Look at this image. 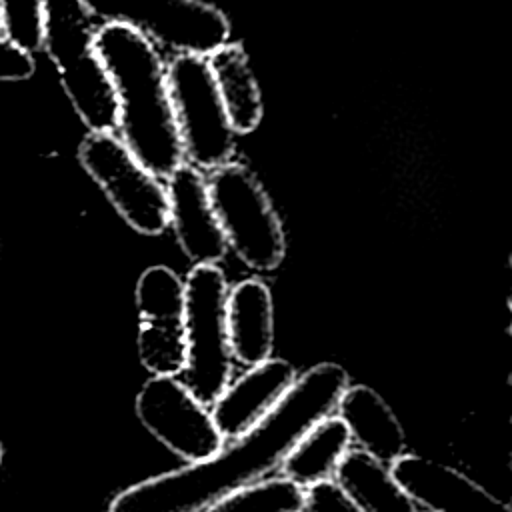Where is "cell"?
<instances>
[{"instance_id":"1","label":"cell","mask_w":512,"mask_h":512,"mask_svg":"<svg viewBox=\"0 0 512 512\" xmlns=\"http://www.w3.org/2000/svg\"><path fill=\"white\" fill-rule=\"evenodd\" d=\"M348 388V372L324 362L304 372L276 406L248 432L214 456L148 478L120 494L108 512H200L226 494L258 482L280 466L302 434L336 410Z\"/></svg>"},{"instance_id":"2","label":"cell","mask_w":512,"mask_h":512,"mask_svg":"<svg viewBox=\"0 0 512 512\" xmlns=\"http://www.w3.org/2000/svg\"><path fill=\"white\" fill-rule=\"evenodd\" d=\"M96 50L116 90L120 140L148 172L168 178L184 162V150L158 50L118 22L98 28Z\"/></svg>"},{"instance_id":"3","label":"cell","mask_w":512,"mask_h":512,"mask_svg":"<svg viewBox=\"0 0 512 512\" xmlns=\"http://www.w3.org/2000/svg\"><path fill=\"white\" fill-rule=\"evenodd\" d=\"M96 32L84 0H44L42 48L54 62L72 108L90 132H112L118 98L96 50Z\"/></svg>"},{"instance_id":"4","label":"cell","mask_w":512,"mask_h":512,"mask_svg":"<svg viewBox=\"0 0 512 512\" xmlns=\"http://www.w3.org/2000/svg\"><path fill=\"white\" fill-rule=\"evenodd\" d=\"M206 180L226 244L250 268L262 272L278 268L284 260L286 238L282 222L254 172L246 164L226 162L214 168Z\"/></svg>"},{"instance_id":"5","label":"cell","mask_w":512,"mask_h":512,"mask_svg":"<svg viewBox=\"0 0 512 512\" xmlns=\"http://www.w3.org/2000/svg\"><path fill=\"white\" fill-rule=\"evenodd\" d=\"M226 278L216 264H198L184 282L186 386L212 404L228 386L232 354L226 330Z\"/></svg>"},{"instance_id":"6","label":"cell","mask_w":512,"mask_h":512,"mask_svg":"<svg viewBox=\"0 0 512 512\" xmlns=\"http://www.w3.org/2000/svg\"><path fill=\"white\" fill-rule=\"evenodd\" d=\"M166 80L184 156L196 168L214 170L236 152L234 130L220 100L208 60L176 54L166 66Z\"/></svg>"},{"instance_id":"7","label":"cell","mask_w":512,"mask_h":512,"mask_svg":"<svg viewBox=\"0 0 512 512\" xmlns=\"http://www.w3.org/2000/svg\"><path fill=\"white\" fill-rule=\"evenodd\" d=\"M94 18L118 22L176 54L210 56L230 38L228 16L204 0H84Z\"/></svg>"},{"instance_id":"8","label":"cell","mask_w":512,"mask_h":512,"mask_svg":"<svg viewBox=\"0 0 512 512\" xmlns=\"http://www.w3.org/2000/svg\"><path fill=\"white\" fill-rule=\"evenodd\" d=\"M78 160L136 232L156 236L168 226L166 188L114 132H88L80 142Z\"/></svg>"},{"instance_id":"9","label":"cell","mask_w":512,"mask_h":512,"mask_svg":"<svg viewBox=\"0 0 512 512\" xmlns=\"http://www.w3.org/2000/svg\"><path fill=\"white\" fill-rule=\"evenodd\" d=\"M204 406L174 376L150 378L136 398V414L144 428L188 462H202L224 446Z\"/></svg>"},{"instance_id":"10","label":"cell","mask_w":512,"mask_h":512,"mask_svg":"<svg viewBox=\"0 0 512 512\" xmlns=\"http://www.w3.org/2000/svg\"><path fill=\"white\" fill-rule=\"evenodd\" d=\"M170 220L182 252L196 264H216L226 254V238L212 210L208 180L200 168L180 164L168 176Z\"/></svg>"},{"instance_id":"11","label":"cell","mask_w":512,"mask_h":512,"mask_svg":"<svg viewBox=\"0 0 512 512\" xmlns=\"http://www.w3.org/2000/svg\"><path fill=\"white\" fill-rule=\"evenodd\" d=\"M392 478L414 504L430 512H510L468 476L422 456H400L390 466Z\"/></svg>"},{"instance_id":"12","label":"cell","mask_w":512,"mask_h":512,"mask_svg":"<svg viewBox=\"0 0 512 512\" xmlns=\"http://www.w3.org/2000/svg\"><path fill=\"white\" fill-rule=\"evenodd\" d=\"M294 376L292 364L282 358H268L226 386L212 402L210 412L224 442L256 426L294 384Z\"/></svg>"},{"instance_id":"13","label":"cell","mask_w":512,"mask_h":512,"mask_svg":"<svg viewBox=\"0 0 512 512\" xmlns=\"http://www.w3.org/2000/svg\"><path fill=\"white\" fill-rule=\"evenodd\" d=\"M226 330L230 354L244 366L270 358L274 342L272 296L264 282L246 280L228 292Z\"/></svg>"},{"instance_id":"14","label":"cell","mask_w":512,"mask_h":512,"mask_svg":"<svg viewBox=\"0 0 512 512\" xmlns=\"http://www.w3.org/2000/svg\"><path fill=\"white\" fill-rule=\"evenodd\" d=\"M350 438L382 464L404 454V430L388 404L368 386L346 388L336 404Z\"/></svg>"},{"instance_id":"15","label":"cell","mask_w":512,"mask_h":512,"mask_svg":"<svg viewBox=\"0 0 512 512\" xmlns=\"http://www.w3.org/2000/svg\"><path fill=\"white\" fill-rule=\"evenodd\" d=\"M220 100L234 132L248 134L262 120V96L240 44H222L206 56Z\"/></svg>"},{"instance_id":"16","label":"cell","mask_w":512,"mask_h":512,"mask_svg":"<svg viewBox=\"0 0 512 512\" xmlns=\"http://www.w3.org/2000/svg\"><path fill=\"white\" fill-rule=\"evenodd\" d=\"M334 476L340 490L362 512H418L390 470L362 450H348Z\"/></svg>"},{"instance_id":"17","label":"cell","mask_w":512,"mask_h":512,"mask_svg":"<svg viewBox=\"0 0 512 512\" xmlns=\"http://www.w3.org/2000/svg\"><path fill=\"white\" fill-rule=\"evenodd\" d=\"M350 432L340 418L324 416L310 426L302 438L288 450L280 466L288 480L310 486L322 480H330L350 450Z\"/></svg>"},{"instance_id":"18","label":"cell","mask_w":512,"mask_h":512,"mask_svg":"<svg viewBox=\"0 0 512 512\" xmlns=\"http://www.w3.org/2000/svg\"><path fill=\"white\" fill-rule=\"evenodd\" d=\"M138 354L146 370L156 376H176L186 366L184 316L140 318Z\"/></svg>"},{"instance_id":"19","label":"cell","mask_w":512,"mask_h":512,"mask_svg":"<svg viewBox=\"0 0 512 512\" xmlns=\"http://www.w3.org/2000/svg\"><path fill=\"white\" fill-rule=\"evenodd\" d=\"M304 498V486L284 476L234 490L204 512H304Z\"/></svg>"},{"instance_id":"20","label":"cell","mask_w":512,"mask_h":512,"mask_svg":"<svg viewBox=\"0 0 512 512\" xmlns=\"http://www.w3.org/2000/svg\"><path fill=\"white\" fill-rule=\"evenodd\" d=\"M136 306L140 318L184 316V284L170 268L152 266L136 284Z\"/></svg>"},{"instance_id":"21","label":"cell","mask_w":512,"mask_h":512,"mask_svg":"<svg viewBox=\"0 0 512 512\" xmlns=\"http://www.w3.org/2000/svg\"><path fill=\"white\" fill-rule=\"evenodd\" d=\"M2 30L6 38L26 50L42 48L44 0H0Z\"/></svg>"},{"instance_id":"22","label":"cell","mask_w":512,"mask_h":512,"mask_svg":"<svg viewBox=\"0 0 512 512\" xmlns=\"http://www.w3.org/2000/svg\"><path fill=\"white\" fill-rule=\"evenodd\" d=\"M304 512H362L332 480L306 486Z\"/></svg>"},{"instance_id":"23","label":"cell","mask_w":512,"mask_h":512,"mask_svg":"<svg viewBox=\"0 0 512 512\" xmlns=\"http://www.w3.org/2000/svg\"><path fill=\"white\" fill-rule=\"evenodd\" d=\"M36 70L30 52L14 46L8 38H0V82L28 80Z\"/></svg>"},{"instance_id":"24","label":"cell","mask_w":512,"mask_h":512,"mask_svg":"<svg viewBox=\"0 0 512 512\" xmlns=\"http://www.w3.org/2000/svg\"><path fill=\"white\" fill-rule=\"evenodd\" d=\"M0 462H2V446H0Z\"/></svg>"},{"instance_id":"25","label":"cell","mask_w":512,"mask_h":512,"mask_svg":"<svg viewBox=\"0 0 512 512\" xmlns=\"http://www.w3.org/2000/svg\"><path fill=\"white\" fill-rule=\"evenodd\" d=\"M0 30H2V16H0Z\"/></svg>"}]
</instances>
